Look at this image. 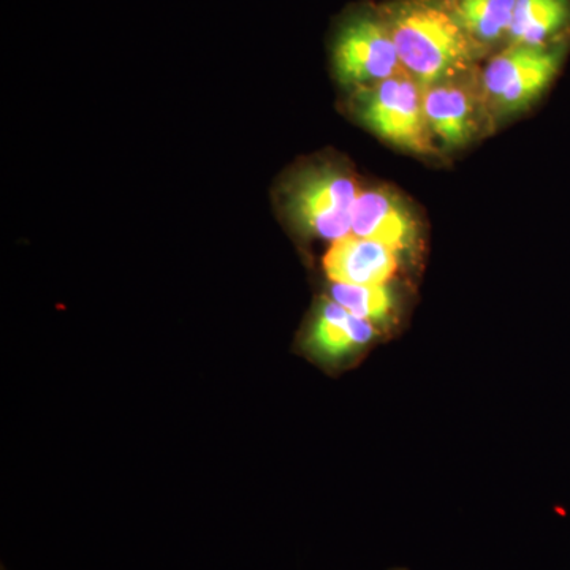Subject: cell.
Wrapping results in <instances>:
<instances>
[{
	"label": "cell",
	"instance_id": "obj_4",
	"mask_svg": "<svg viewBox=\"0 0 570 570\" xmlns=\"http://www.w3.org/2000/svg\"><path fill=\"white\" fill-rule=\"evenodd\" d=\"M336 80L347 88H370L406 73L381 7H354L337 22L332 41Z\"/></svg>",
	"mask_w": 570,
	"mask_h": 570
},
{
	"label": "cell",
	"instance_id": "obj_6",
	"mask_svg": "<svg viewBox=\"0 0 570 570\" xmlns=\"http://www.w3.org/2000/svg\"><path fill=\"white\" fill-rule=\"evenodd\" d=\"M423 105L434 140L441 141L450 151L474 141L490 121L479 70L469 77L423 89Z\"/></svg>",
	"mask_w": 570,
	"mask_h": 570
},
{
	"label": "cell",
	"instance_id": "obj_3",
	"mask_svg": "<svg viewBox=\"0 0 570 570\" xmlns=\"http://www.w3.org/2000/svg\"><path fill=\"white\" fill-rule=\"evenodd\" d=\"M360 193L355 175L343 165H307L285 186V212L299 230L335 243L352 234Z\"/></svg>",
	"mask_w": 570,
	"mask_h": 570
},
{
	"label": "cell",
	"instance_id": "obj_1",
	"mask_svg": "<svg viewBox=\"0 0 570 570\" xmlns=\"http://www.w3.org/2000/svg\"><path fill=\"white\" fill-rule=\"evenodd\" d=\"M381 9L404 70L423 89L475 73L489 56L441 0H389Z\"/></svg>",
	"mask_w": 570,
	"mask_h": 570
},
{
	"label": "cell",
	"instance_id": "obj_2",
	"mask_svg": "<svg viewBox=\"0 0 570 570\" xmlns=\"http://www.w3.org/2000/svg\"><path fill=\"white\" fill-rule=\"evenodd\" d=\"M570 52V40L547 47L509 45L493 52L480 70V88L490 118L528 111L557 81Z\"/></svg>",
	"mask_w": 570,
	"mask_h": 570
},
{
	"label": "cell",
	"instance_id": "obj_7",
	"mask_svg": "<svg viewBox=\"0 0 570 570\" xmlns=\"http://www.w3.org/2000/svg\"><path fill=\"white\" fill-rule=\"evenodd\" d=\"M420 227L411 206L392 189H362L352 216V235L374 239L397 255L411 253Z\"/></svg>",
	"mask_w": 570,
	"mask_h": 570
},
{
	"label": "cell",
	"instance_id": "obj_12",
	"mask_svg": "<svg viewBox=\"0 0 570 570\" xmlns=\"http://www.w3.org/2000/svg\"><path fill=\"white\" fill-rule=\"evenodd\" d=\"M330 295L337 305L371 324H385L396 307L395 294L389 284L354 285L333 283Z\"/></svg>",
	"mask_w": 570,
	"mask_h": 570
},
{
	"label": "cell",
	"instance_id": "obj_11",
	"mask_svg": "<svg viewBox=\"0 0 570 570\" xmlns=\"http://www.w3.org/2000/svg\"><path fill=\"white\" fill-rule=\"evenodd\" d=\"M487 55L505 47L517 0H441Z\"/></svg>",
	"mask_w": 570,
	"mask_h": 570
},
{
	"label": "cell",
	"instance_id": "obj_9",
	"mask_svg": "<svg viewBox=\"0 0 570 570\" xmlns=\"http://www.w3.org/2000/svg\"><path fill=\"white\" fill-rule=\"evenodd\" d=\"M374 336V324L354 316L332 299L318 306L307 343L317 355L336 360L362 351Z\"/></svg>",
	"mask_w": 570,
	"mask_h": 570
},
{
	"label": "cell",
	"instance_id": "obj_13",
	"mask_svg": "<svg viewBox=\"0 0 570 570\" xmlns=\"http://www.w3.org/2000/svg\"><path fill=\"white\" fill-rule=\"evenodd\" d=\"M393 570H406V569H393Z\"/></svg>",
	"mask_w": 570,
	"mask_h": 570
},
{
	"label": "cell",
	"instance_id": "obj_10",
	"mask_svg": "<svg viewBox=\"0 0 570 570\" xmlns=\"http://www.w3.org/2000/svg\"><path fill=\"white\" fill-rule=\"evenodd\" d=\"M568 40L570 0H517L505 47H547Z\"/></svg>",
	"mask_w": 570,
	"mask_h": 570
},
{
	"label": "cell",
	"instance_id": "obj_8",
	"mask_svg": "<svg viewBox=\"0 0 570 570\" xmlns=\"http://www.w3.org/2000/svg\"><path fill=\"white\" fill-rule=\"evenodd\" d=\"M397 265V254L387 246L355 235L337 239L324 257L326 276L341 284L385 285Z\"/></svg>",
	"mask_w": 570,
	"mask_h": 570
},
{
	"label": "cell",
	"instance_id": "obj_5",
	"mask_svg": "<svg viewBox=\"0 0 570 570\" xmlns=\"http://www.w3.org/2000/svg\"><path fill=\"white\" fill-rule=\"evenodd\" d=\"M354 112L366 129L401 151L438 153L426 121L423 88L407 73L355 91Z\"/></svg>",
	"mask_w": 570,
	"mask_h": 570
}]
</instances>
